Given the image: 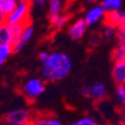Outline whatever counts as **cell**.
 I'll list each match as a JSON object with an SVG mask.
<instances>
[{"label": "cell", "instance_id": "e0dca14e", "mask_svg": "<svg viewBox=\"0 0 125 125\" xmlns=\"http://www.w3.org/2000/svg\"><path fill=\"white\" fill-rule=\"evenodd\" d=\"M68 21H69V17H68V16H65V15H60V16H58L51 24H52L55 28H61V27H63L64 25L68 23Z\"/></svg>", "mask_w": 125, "mask_h": 125}, {"label": "cell", "instance_id": "d4e9b609", "mask_svg": "<svg viewBox=\"0 0 125 125\" xmlns=\"http://www.w3.org/2000/svg\"><path fill=\"white\" fill-rule=\"evenodd\" d=\"M3 23H6V16L0 11V25H1V24H3Z\"/></svg>", "mask_w": 125, "mask_h": 125}, {"label": "cell", "instance_id": "6da1fadb", "mask_svg": "<svg viewBox=\"0 0 125 125\" xmlns=\"http://www.w3.org/2000/svg\"><path fill=\"white\" fill-rule=\"evenodd\" d=\"M41 74L46 81H60L69 74L72 63L70 58L62 52H41Z\"/></svg>", "mask_w": 125, "mask_h": 125}, {"label": "cell", "instance_id": "7c38bea8", "mask_svg": "<svg viewBox=\"0 0 125 125\" xmlns=\"http://www.w3.org/2000/svg\"><path fill=\"white\" fill-rule=\"evenodd\" d=\"M123 5V0H103L102 5L105 12H112L121 10Z\"/></svg>", "mask_w": 125, "mask_h": 125}, {"label": "cell", "instance_id": "7a4b0ae2", "mask_svg": "<svg viewBox=\"0 0 125 125\" xmlns=\"http://www.w3.org/2000/svg\"><path fill=\"white\" fill-rule=\"evenodd\" d=\"M31 1L21 0L17 3L16 8L8 16H6V23L8 25H27L31 24L29 21V10H31Z\"/></svg>", "mask_w": 125, "mask_h": 125}, {"label": "cell", "instance_id": "7402d4cb", "mask_svg": "<svg viewBox=\"0 0 125 125\" xmlns=\"http://www.w3.org/2000/svg\"><path fill=\"white\" fill-rule=\"evenodd\" d=\"M81 95L84 97H90V87L89 86H83L81 88Z\"/></svg>", "mask_w": 125, "mask_h": 125}, {"label": "cell", "instance_id": "8992f818", "mask_svg": "<svg viewBox=\"0 0 125 125\" xmlns=\"http://www.w3.org/2000/svg\"><path fill=\"white\" fill-rule=\"evenodd\" d=\"M88 25L86 24L83 18H80L78 21H76L74 23L70 26L69 28V35L72 40H80L83 37V35L87 32Z\"/></svg>", "mask_w": 125, "mask_h": 125}, {"label": "cell", "instance_id": "277c9868", "mask_svg": "<svg viewBox=\"0 0 125 125\" xmlns=\"http://www.w3.org/2000/svg\"><path fill=\"white\" fill-rule=\"evenodd\" d=\"M32 118V113L28 109L18 108L6 114L3 116V123L6 125H28Z\"/></svg>", "mask_w": 125, "mask_h": 125}, {"label": "cell", "instance_id": "52a82bcc", "mask_svg": "<svg viewBox=\"0 0 125 125\" xmlns=\"http://www.w3.org/2000/svg\"><path fill=\"white\" fill-rule=\"evenodd\" d=\"M104 16H105L104 9H103V7L100 5H98V6H94L93 8L89 9L86 12V16H84L83 19L86 21V24L89 26V25H94L100 19H103Z\"/></svg>", "mask_w": 125, "mask_h": 125}, {"label": "cell", "instance_id": "ac0fdd59", "mask_svg": "<svg viewBox=\"0 0 125 125\" xmlns=\"http://www.w3.org/2000/svg\"><path fill=\"white\" fill-rule=\"evenodd\" d=\"M116 35V28L109 25H105V29H104V37L106 40H113Z\"/></svg>", "mask_w": 125, "mask_h": 125}, {"label": "cell", "instance_id": "44dd1931", "mask_svg": "<svg viewBox=\"0 0 125 125\" xmlns=\"http://www.w3.org/2000/svg\"><path fill=\"white\" fill-rule=\"evenodd\" d=\"M118 40V43L125 44V27H118L116 28V35H115Z\"/></svg>", "mask_w": 125, "mask_h": 125}, {"label": "cell", "instance_id": "2e32d148", "mask_svg": "<svg viewBox=\"0 0 125 125\" xmlns=\"http://www.w3.org/2000/svg\"><path fill=\"white\" fill-rule=\"evenodd\" d=\"M10 54H12L11 45H9V44L0 45V65H2L5 63V61L9 58Z\"/></svg>", "mask_w": 125, "mask_h": 125}, {"label": "cell", "instance_id": "30bf717a", "mask_svg": "<svg viewBox=\"0 0 125 125\" xmlns=\"http://www.w3.org/2000/svg\"><path fill=\"white\" fill-rule=\"evenodd\" d=\"M62 7H63L62 0H49V18L51 23L61 15Z\"/></svg>", "mask_w": 125, "mask_h": 125}, {"label": "cell", "instance_id": "9c48e42d", "mask_svg": "<svg viewBox=\"0 0 125 125\" xmlns=\"http://www.w3.org/2000/svg\"><path fill=\"white\" fill-rule=\"evenodd\" d=\"M113 79L117 84H124L125 82V61L115 62L113 68Z\"/></svg>", "mask_w": 125, "mask_h": 125}, {"label": "cell", "instance_id": "3957f363", "mask_svg": "<svg viewBox=\"0 0 125 125\" xmlns=\"http://www.w3.org/2000/svg\"><path fill=\"white\" fill-rule=\"evenodd\" d=\"M45 90V83L40 78H32L27 80L21 87V94L27 100H34L41 96Z\"/></svg>", "mask_w": 125, "mask_h": 125}, {"label": "cell", "instance_id": "8fae6325", "mask_svg": "<svg viewBox=\"0 0 125 125\" xmlns=\"http://www.w3.org/2000/svg\"><path fill=\"white\" fill-rule=\"evenodd\" d=\"M107 95V89L103 82H96L90 87V97L95 100H103Z\"/></svg>", "mask_w": 125, "mask_h": 125}, {"label": "cell", "instance_id": "5bb4252c", "mask_svg": "<svg viewBox=\"0 0 125 125\" xmlns=\"http://www.w3.org/2000/svg\"><path fill=\"white\" fill-rule=\"evenodd\" d=\"M112 59L114 62L125 61V44L118 43L112 53Z\"/></svg>", "mask_w": 125, "mask_h": 125}, {"label": "cell", "instance_id": "4316f807", "mask_svg": "<svg viewBox=\"0 0 125 125\" xmlns=\"http://www.w3.org/2000/svg\"><path fill=\"white\" fill-rule=\"evenodd\" d=\"M28 125H29V124H28Z\"/></svg>", "mask_w": 125, "mask_h": 125}, {"label": "cell", "instance_id": "d6986e66", "mask_svg": "<svg viewBox=\"0 0 125 125\" xmlns=\"http://www.w3.org/2000/svg\"><path fill=\"white\" fill-rule=\"evenodd\" d=\"M70 125H98V124H97L96 121L94 118H91V117H82V118H80L79 121H77V122L71 123Z\"/></svg>", "mask_w": 125, "mask_h": 125}, {"label": "cell", "instance_id": "5b68a950", "mask_svg": "<svg viewBox=\"0 0 125 125\" xmlns=\"http://www.w3.org/2000/svg\"><path fill=\"white\" fill-rule=\"evenodd\" d=\"M104 21L105 25H109V26H113L115 28L125 27V12L123 10L105 12Z\"/></svg>", "mask_w": 125, "mask_h": 125}, {"label": "cell", "instance_id": "cb8c5ba5", "mask_svg": "<svg viewBox=\"0 0 125 125\" xmlns=\"http://www.w3.org/2000/svg\"><path fill=\"white\" fill-rule=\"evenodd\" d=\"M31 3H34L35 6H43L46 3L47 0H29Z\"/></svg>", "mask_w": 125, "mask_h": 125}, {"label": "cell", "instance_id": "9a60e30c", "mask_svg": "<svg viewBox=\"0 0 125 125\" xmlns=\"http://www.w3.org/2000/svg\"><path fill=\"white\" fill-rule=\"evenodd\" d=\"M33 34H34V28L32 27L31 24H28L26 26H24L23 32H21V37H19V41H17V42H21V43L25 44L27 41H29V40L32 38ZM15 43H16V42H15Z\"/></svg>", "mask_w": 125, "mask_h": 125}, {"label": "cell", "instance_id": "603a6c76", "mask_svg": "<svg viewBox=\"0 0 125 125\" xmlns=\"http://www.w3.org/2000/svg\"><path fill=\"white\" fill-rule=\"evenodd\" d=\"M99 42H100V37H99L98 35H94L93 37H91L90 40V44L93 45V46H97L99 44Z\"/></svg>", "mask_w": 125, "mask_h": 125}, {"label": "cell", "instance_id": "484cf974", "mask_svg": "<svg viewBox=\"0 0 125 125\" xmlns=\"http://www.w3.org/2000/svg\"><path fill=\"white\" fill-rule=\"evenodd\" d=\"M97 0H86V2L87 3H95Z\"/></svg>", "mask_w": 125, "mask_h": 125}, {"label": "cell", "instance_id": "4fadbf2b", "mask_svg": "<svg viewBox=\"0 0 125 125\" xmlns=\"http://www.w3.org/2000/svg\"><path fill=\"white\" fill-rule=\"evenodd\" d=\"M18 0H0V11L5 16H8L16 8Z\"/></svg>", "mask_w": 125, "mask_h": 125}, {"label": "cell", "instance_id": "ffe728a7", "mask_svg": "<svg viewBox=\"0 0 125 125\" xmlns=\"http://www.w3.org/2000/svg\"><path fill=\"white\" fill-rule=\"evenodd\" d=\"M116 97L119 102L124 105L125 103V86L124 84H117L116 88Z\"/></svg>", "mask_w": 125, "mask_h": 125}, {"label": "cell", "instance_id": "ba28073f", "mask_svg": "<svg viewBox=\"0 0 125 125\" xmlns=\"http://www.w3.org/2000/svg\"><path fill=\"white\" fill-rule=\"evenodd\" d=\"M29 125H63V124L56 117L49 116V115H37L36 117H33Z\"/></svg>", "mask_w": 125, "mask_h": 125}]
</instances>
